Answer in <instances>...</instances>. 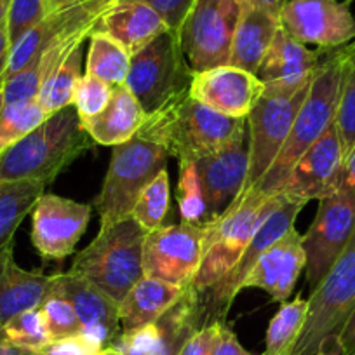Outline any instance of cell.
Instances as JSON below:
<instances>
[{
    "label": "cell",
    "mask_w": 355,
    "mask_h": 355,
    "mask_svg": "<svg viewBox=\"0 0 355 355\" xmlns=\"http://www.w3.org/2000/svg\"><path fill=\"white\" fill-rule=\"evenodd\" d=\"M245 128V119L225 117L187 93L150 114L136 136L160 145L178 162H197L228 145Z\"/></svg>",
    "instance_id": "6da1fadb"
},
{
    "label": "cell",
    "mask_w": 355,
    "mask_h": 355,
    "mask_svg": "<svg viewBox=\"0 0 355 355\" xmlns=\"http://www.w3.org/2000/svg\"><path fill=\"white\" fill-rule=\"evenodd\" d=\"M347 56L348 44L336 49H326L322 63L313 75L309 94L296 114L284 146L272 162L270 169L261 178V182L256 185L266 196H279L300 157L334 122Z\"/></svg>",
    "instance_id": "7a4b0ae2"
},
{
    "label": "cell",
    "mask_w": 355,
    "mask_h": 355,
    "mask_svg": "<svg viewBox=\"0 0 355 355\" xmlns=\"http://www.w3.org/2000/svg\"><path fill=\"white\" fill-rule=\"evenodd\" d=\"M93 143L77 110L63 108L0 155V182L32 180L47 185Z\"/></svg>",
    "instance_id": "3957f363"
},
{
    "label": "cell",
    "mask_w": 355,
    "mask_h": 355,
    "mask_svg": "<svg viewBox=\"0 0 355 355\" xmlns=\"http://www.w3.org/2000/svg\"><path fill=\"white\" fill-rule=\"evenodd\" d=\"M281 196H266L256 185H244L227 209L214 220L206 221L202 261L192 288L204 295L237 265L263 221L281 204Z\"/></svg>",
    "instance_id": "277c9868"
},
{
    "label": "cell",
    "mask_w": 355,
    "mask_h": 355,
    "mask_svg": "<svg viewBox=\"0 0 355 355\" xmlns=\"http://www.w3.org/2000/svg\"><path fill=\"white\" fill-rule=\"evenodd\" d=\"M146 232L132 216L101 227L91 244L75 256L70 272L121 303L143 277V242Z\"/></svg>",
    "instance_id": "5b68a950"
},
{
    "label": "cell",
    "mask_w": 355,
    "mask_h": 355,
    "mask_svg": "<svg viewBox=\"0 0 355 355\" xmlns=\"http://www.w3.org/2000/svg\"><path fill=\"white\" fill-rule=\"evenodd\" d=\"M306 302L305 324L289 355H341V333L355 310V235Z\"/></svg>",
    "instance_id": "8992f818"
},
{
    "label": "cell",
    "mask_w": 355,
    "mask_h": 355,
    "mask_svg": "<svg viewBox=\"0 0 355 355\" xmlns=\"http://www.w3.org/2000/svg\"><path fill=\"white\" fill-rule=\"evenodd\" d=\"M167 157L162 146L141 136L114 146L103 187L94 200L101 227L131 216L143 190L167 169Z\"/></svg>",
    "instance_id": "52a82bcc"
},
{
    "label": "cell",
    "mask_w": 355,
    "mask_h": 355,
    "mask_svg": "<svg viewBox=\"0 0 355 355\" xmlns=\"http://www.w3.org/2000/svg\"><path fill=\"white\" fill-rule=\"evenodd\" d=\"M192 71L183 54L180 35L167 30L132 54L124 84L150 115L189 93Z\"/></svg>",
    "instance_id": "ba28073f"
},
{
    "label": "cell",
    "mask_w": 355,
    "mask_h": 355,
    "mask_svg": "<svg viewBox=\"0 0 355 355\" xmlns=\"http://www.w3.org/2000/svg\"><path fill=\"white\" fill-rule=\"evenodd\" d=\"M312 84V82H310ZM309 85L300 89L266 87L248 119L249 171L245 185H258L284 146L296 114L309 94Z\"/></svg>",
    "instance_id": "9c48e42d"
},
{
    "label": "cell",
    "mask_w": 355,
    "mask_h": 355,
    "mask_svg": "<svg viewBox=\"0 0 355 355\" xmlns=\"http://www.w3.org/2000/svg\"><path fill=\"white\" fill-rule=\"evenodd\" d=\"M242 0H196L180 28V44L193 71L228 64Z\"/></svg>",
    "instance_id": "30bf717a"
},
{
    "label": "cell",
    "mask_w": 355,
    "mask_h": 355,
    "mask_svg": "<svg viewBox=\"0 0 355 355\" xmlns=\"http://www.w3.org/2000/svg\"><path fill=\"white\" fill-rule=\"evenodd\" d=\"M117 0H68L47 12L11 46L4 82L25 70L44 49L60 40L91 35Z\"/></svg>",
    "instance_id": "8fae6325"
},
{
    "label": "cell",
    "mask_w": 355,
    "mask_h": 355,
    "mask_svg": "<svg viewBox=\"0 0 355 355\" xmlns=\"http://www.w3.org/2000/svg\"><path fill=\"white\" fill-rule=\"evenodd\" d=\"M206 223L162 225L143 242V274L174 286H192L202 261Z\"/></svg>",
    "instance_id": "7c38bea8"
},
{
    "label": "cell",
    "mask_w": 355,
    "mask_h": 355,
    "mask_svg": "<svg viewBox=\"0 0 355 355\" xmlns=\"http://www.w3.org/2000/svg\"><path fill=\"white\" fill-rule=\"evenodd\" d=\"M355 235V204L341 193L319 200L315 218L303 239L309 288L315 289Z\"/></svg>",
    "instance_id": "4fadbf2b"
},
{
    "label": "cell",
    "mask_w": 355,
    "mask_h": 355,
    "mask_svg": "<svg viewBox=\"0 0 355 355\" xmlns=\"http://www.w3.org/2000/svg\"><path fill=\"white\" fill-rule=\"evenodd\" d=\"M303 207H305V204L286 202L284 200L270 216L263 221L261 227L256 230L251 242H249L248 248L244 249L242 256L239 258L237 265L221 281H218L213 288L207 289L204 295H199L204 326L216 322V320L225 322V315L230 310L234 300L241 293L242 282L248 277L249 272L252 270V266L261 258V254L268 245L274 244L281 235H284L286 232L295 227L296 218L302 213Z\"/></svg>",
    "instance_id": "5bb4252c"
},
{
    "label": "cell",
    "mask_w": 355,
    "mask_h": 355,
    "mask_svg": "<svg viewBox=\"0 0 355 355\" xmlns=\"http://www.w3.org/2000/svg\"><path fill=\"white\" fill-rule=\"evenodd\" d=\"M354 0H288L279 19L298 42L336 49L355 40Z\"/></svg>",
    "instance_id": "9a60e30c"
},
{
    "label": "cell",
    "mask_w": 355,
    "mask_h": 355,
    "mask_svg": "<svg viewBox=\"0 0 355 355\" xmlns=\"http://www.w3.org/2000/svg\"><path fill=\"white\" fill-rule=\"evenodd\" d=\"M202 326L199 293L190 286L164 315L138 329L122 331L112 347L122 355H178L183 343Z\"/></svg>",
    "instance_id": "2e32d148"
},
{
    "label": "cell",
    "mask_w": 355,
    "mask_h": 355,
    "mask_svg": "<svg viewBox=\"0 0 355 355\" xmlns=\"http://www.w3.org/2000/svg\"><path fill=\"white\" fill-rule=\"evenodd\" d=\"M345 162V150L336 124H331L324 135L300 157L289 173L279 196L286 202L309 204L336 193L338 180Z\"/></svg>",
    "instance_id": "e0dca14e"
},
{
    "label": "cell",
    "mask_w": 355,
    "mask_h": 355,
    "mask_svg": "<svg viewBox=\"0 0 355 355\" xmlns=\"http://www.w3.org/2000/svg\"><path fill=\"white\" fill-rule=\"evenodd\" d=\"M93 207L42 193L32 209V242L44 259H64L77 248Z\"/></svg>",
    "instance_id": "ac0fdd59"
},
{
    "label": "cell",
    "mask_w": 355,
    "mask_h": 355,
    "mask_svg": "<svg viewBox=\"0 0 355 355\" xmlns=\"http://www.w3.org/2000/svg\"><path fill=\"white\" fill-rule=\"evenodd\" d=\"M265 84L254 73L223 64L192 71L189 94L211 110L232 119H248Z\"/></svg>",
    "instance_id": "d6986e66"
},
{
    "label": "cell",
    "mask_w": 355,
    "mask_h": 355,
    "mask_svg": "<svg viewBox=\"0 0 355 355\" xmlns=\"http://www.w3.org/2000/svg\"><path fill=\"white\" fill-rule=\"evenodd\" d=\"M51 291L70 302L82 326V334L103 348L112 347L122 333L119 303L107 293L73 272L51 275Z\"/></svg>",
    "instance_id": "ffe728a7"
},
{
    "label": "cell",
    "mask_w": 355,
    "mask_h": 355,
    "mask_svg": "<svg viewBox=\"0 0 355 355\" xmlns=\"http://www.w3.org/2000/svg\"><path fill=\"white\" fill-rule=\"evenodd\" d=\"M196 164L206 199L207 221H211L227 209L245 185L249 171L245 132Z\"/></svg>",
    "instance_id": "44dd1931"
},
{
    "label": "cell",
    "mask_w": 355,
    "mask_h": 355,
    "mask_svg": "<svg viewBox=\"0 0 355 355\" xmlns=\"http://www.w3.org/2000/svg\"><path fill=\"white\" fill-rule=\"evenodd\" d=\"M305 265L306 256L302 234L293 227L265 249L242 282L241 291L248 288L263 289L274 302H288L300 275L305 270Z\"/></svg>",
    "instance_id": "7402d4cb"
},
{
    "label": "cell",
    "mask_w": 355,
    "mask_h": 355,
    "mask_svg": "<svg viewBox=\"0 0 355 355\" xmlns=\"http://www.w3.org/2000/svg\"><path fill=\"white\" fill-rule=\"evenodd\" d=\"M326 49H309L293 39L284 28H279L270 49L259 63L256 77L266 87L300 89L309 85L324 60Z\"/></svg>",
    "instance_id": "603a6c76"
},
{
    "label": "cell",
    "mask_w": 355,
    "mask_h": 355,
    "mask_svg": "<svg viewBox=\"0 0 355 355\" xmlns=\"http://www.w3.org/2000/svg\"><path fill=\"white\" fill-rule=\"evenodd\" d=\"M148 114L128 85H114V94L107 107L91 119H80L85 132L94 143L117 146L129 141L139 132Z\"/></svg>",
    "instance_id": "cb8c5ba5"
},
{
    "label": "cell",
    "mask_w": 355,
    "mask_h": 355,
    "mask_svg": "<svg viewBox=\"0 0 355 355\" xmlns=\"http://www.w3.org/2000/svg\"><path fill=\"white\" fill-rule=\"evenodd\" d=\"M98 30L108 33L132 56L169 28L145 0H117L101 18Z\"/></svg>",
    "instance_id": "d4e9b609"
},
{
    "label": "cell",
    "mask_w": 355,
    "mask_h": 355,
    "mask_svg": "<svg viewBox=\"0 0 355 355\" xmlns=\"http://www.w3.org/2000/svg\"><path fill=\"white\" fill-rule=\"evenodd\" d=\"M51 289V275L25 270L15 261L12 248L0 254V327L26 310L39 309Z\"/></svg>",
    "instance_id": "484cf974"
},
{
    "label": "cell",
    "mask_w": 355,
    "mask_h": 355,
    "mask_svg": "<svg viewBox=\"0 0 355 355\" xmlns=\"http://www.w3.org/2000/svg\"><path fill=\"white\" fill-rule=\"evenodd\" d=\"M279 28L281 19L277 15L242 2V12L232 40L228 64L256 75Z\"/></svg>",
    "instance_id": "4316f807"
},
{
    "label": "cell",
    "mask_w": 355,
    "mask_h": 355,
    "mask_svg": "<svg viewBox=\"0 0 355 355\" xmlns=\"http://www.w3.org/2000/svg\"><path fill=\"white\" fill-rule=\"evenodd\" d=\"M189 288L143 275L119 303L122 331L138 329L157 320L180 302Z\"/></svg>",
    "instance_id": "83f0119b"
},
{
    "label": "cell",
    "mask_w": 355,
    "mask_h": 355,
    "mask_svg": "<svg viewBox=\"0 0 355 355\" xmlns=\"http://www.w3.org/2000/svg\"><path fill=\"white\" fill-rule=\"evenodd\" d=\"M46 185L32 180L0 182V254L12 248L16 230L33 209Z\"/></svg>",
    "instance_id": "f1b7e54d"
},
{
    "label": "cell",
    "mask_w": 355,
    "mask_h": 355,
    "mask_svg": "<svg viewBox=\"0 0 355 355\" xmlns=\"http://www.w3.org/2000/svg\"><path fill=\"white\" fill-rule=\"evenodd\" d=\"M131 54L108 33L94 30L89 37L85 73L94 75L112 85L124 84L129 73Z\"/></svg>",
    "instance_id": "f546056e"
},
{
    "label": "cell",
    "mask_w": 355,
    "mask_h": 355,
    "mask_svg": "<svg viewBox=\"0 0 355 355\" xmlns=\"http://www.w3.org/2000/svg\"><path fill=\"white\" fill-rule=\"evenodd\" d=\"M306 309H309V302L302 295L296 296L293 302L281 303L266 329L263 355L291 354L305 324Z\"/></svg>",
    "instance_id": "4dcf8cb0"
},
{
    "label": "cell",
    "mask_w": 355,
    "mask_h": 355,
    "mask_svg": "<svg viewBox=\"0 0 355 355\" xmlns=\"http://www.w3.org/2000/svg\"><path fill=\"white\" fill-rule=\"evenodd\" d=\"M80 64L82 46H78L42 84L37 100L47 112V115L56 114L67 107H73L75 89H77L78 78L82 77Z\"/></svg>",
    "instance_id": "1f68e13d"
},
{
    "label": "cell",
    "mask_w": 355,
    "mask_h": 355,
    "mask_svg": "<svg viewBox=\"0 0 355 355\" xmlns=\"http://www.w3.org/2000/svg\"><path fill=\"white\" fill-rule=\"evenodd\" d=\"M49 117L39 100L9 105L0 112V155Z\"/></svg>",
    "instance_id": "d6a6232c"
},
{
    "label": "cell",
    "mask_w": 355,
    "mask_h": 355,
    "mask_svg": "<svg viewBox=\"0 0 355 355\" xmlns=\"http://www.w3.org/2000/svg\"><path fill=\"white\" fill-rule=\"evenodd\" d=\"M0 338L12 347L37 354L51 341L42 310L32 309L18 313L0 327Z\"/></svg>",
    "instance_id": "836d02e7"
},
{
    "label": "cell",
    "mask_w": 355,
    "mask_h": 355,
    "mask_svg": "<svg viewBox=\"0 0 355 355\" xmlns=\"http://www.w3.org/2000/svg\"><path fill=\"white\" fill-rule=\"evenodd\" d=\"M171 206V190L167 169H164L159 176L141 192L139 199L136 200L135 209L131 216L136 223L148 234L157 230L164 225Z\"/></svg>",
    "instance_id": "e575fe53"
},
{
    "label": "cell",
    "mask_w": 355,
    "mask_h": 355,
    "mask_svg": "<svg viewBox=\"0 0 355 355\" xmlns=\"http://www.w3.org/2000/svg\"><path fill=\"white\" fill-rule=\"evenodd\" d=\"M334 124L347 157V153H350L355 146V40L348 44L347 64L341 80Z\"/></svg>",
    "instance_id": "d590c367"
},
{
    "label": "cell",
    "mask_w": 355,
    "mask_h": 355,
    "mask_svg": "<svg viewBox=\"0 0 355 355\" xmlns=\"http://www.w3.org/2000/svg\"><path fill=\"white\" fill-rule=\"evenodd\" d=\"M178 207L182 223L202 225L207 221V206L200 185L197 164L192 160L180 162V180H178Z\"/></svg>",
    "instance_id": "8d00e7d4"
},
{
    "label": "cell",
    "mask_w": 355,
    "mask_h": 355,
    "mask_svg": "<svg viewBox=\"0 0 355 355\" xmlns=\"http://www.w3.org/2000/svg\"><path fill=\"white\" fill-rule=\"evenodd\" d=\"M40 310H42L51 340H60V338L73 336V334L82 333L80 320H78L73 306L70 305L67 298H63L58 293L49 289L42 305H40Z\"/></svg>",
    "instance_id": "74e56055"
},
{
    "label": "cell",
    "mask_w": 355,
    "mask_h": 355,
    "mask_svg": "<svg viewBox=\"0 0 355 355\" xmlns=\"http://www.w3.org/2000/svg\"><path fill=\"white\" fill-rule=\"evenodd\" d=\"M114 94V85L94 75L84 73L77 82L73 108L80 119H91L100 114Z\"/></svg>",
    "instance_id": "f35d334b"
},
{
    "label": "cell",
    "mask_w": 355,
    "mask_h": 355,
    "mask_svg": "<svg viewBox=\"0 0 355 355\" xmlns=\"http://www.w3.org/2000/svg\"><path fill=\"white\" fill-rule=\"evenodd\" d=\"M58 6H61L58 4V0H11L8 12V30L11 46Z\"/></svg>",
    "instance_id": "ab89813d"
},
{
    "label": "cell",
    "mask_w": 355,
    "mask_h": 355,
    "mask_svg": "<svg viewBox=\"0 0 355 355\" xmlns=\"http://www.w3.org/2000/svg\"><path fill=\"white\" fill-rule=\"evenodd\" d=\"M101 350L103 347L98 341L80 333L60 340H51L46 347L37 352V355H100Z\"/></svg>",
    "instance_id": "60d3db41"
},
{
    "label": "cell",
    "mask_w": 355,
    "mask_h": 355,
    "mask_svg": "<svg viewBox=\"0 0 355 355\" xmlns=\"http://www.w3.org/2000/svg\"><path fill=\"white\" fill-rule=\"evenodd\" d=\"M152 6L157 15L164 19L171 32H180L187 16L192 11L196 0H145Z\"/></svg>",
    "instance_id": "b9f144b4"
},
{
    "label": "cell",
    "mask_w": 355,
    "mask_h": 355,
    "mask_svg": "<svg viewBox=\"0 0 355 355\" xmlns=\"http://www.w3.org/2000/svg\"><path fill=\"white\" fill-rule=\"evenodd\" d=\"M221 326H223V322L216 320V322L206 324L200 329H197L183 343V347L180 348L178 355H211L213 354L214 343H216L218 336H220Z\"/></svg>",
    "instance_id": "7bdbcfd3"
},
{
    "label": "cell",
    "mask_w": 355,
    "mask_h": 355,
    "mask_svg": "<svg viewBox=\"0 0 355 355\" xmlns=\"http://www.w3.org/2000/svg\"><path fill=\"white\" fill-rule=\"evenodd\" d=\"M211 355H252L251 352L245 350L241 345L239 338L235 336L234 331L223 322L220 331V336H218L216 343H214L213 354Z\"/></svg>",
    "instance_id": "ee69618b"
},
{
    "label": "cell",
    "mask_w": 355,
    "mask_h": 355,
    "mask_svg": "<svg viewBox=\"0 0 355 355\" xmlns=\"http://www.w3.org/2000/svg\"><path fill=\"white\" fill-rule=\"evenodd\" d=\"M336 193H341L355 204V146L350 153L345 157L343 167H341L340 180H338Z\"/></svg>",
    "instance_id": "f6af8a7d"
},
{
    "label": "cell",
    "mask_w": 355,
    "mask_h": 355,
    "mask_svg": "<svg viewBox=\"0 0 355 355\" xmlns=\"http://www.w3.org/2000/svg\"><path fill=\"white\" fill-rule=\"evenodd\" d=\"M9 54H11V39H9L8 21L0 26V85L4 84L6 70H8Z\"/></svg>",
    "instance_id": "bcb514c9"
},
{
    "label": "cell",
    "mask_w": 355,
    "mask_h": 355,
    "mask_svg": "<svg viewBox=\"0 0 355 355\" xmlns=\"http://www.w3.org/2000/svg\"><path fill=\"white\" fill-rule=\"evenodd\" d=\"M340 354L341 355H355V310L352 312L347 326L340 338Z\"/></svg>",
    "instance_id": "7dc6e473"
},
{
    "label": "cell",
    "mask_w": 355,
    "mask_h": 355,
    "mask_svg": "<svg viewBox=\"0 0 355 355\" xmlns=\"http://www.w3.org/2000/svg\"><path fill=\"white\" fill-rule=\"evenodd\" d=\"M242 2L248 6H254V8L265 9V11L274 12V15L279 16L288 0H242Z\"/></svg>",
    "instance_id": "c3c4849f"
},
{
    "label": "cell",
    "mask_w": 355,
    "mask_h": 355,
    "mask_svg": "<svg viewBox=\"0 0 355 355\" xmlns=\"http://www.w3.org/2000/svg\"><path fill=\"white\" fill-rule=\"evenodd\" d=\"M0 355H37V354H33V352H28V350H23V348L12 347V345L6 343V341L0 338Z\"/></svg>",
    "instance_id": "681fc988"
},
{
    "label": "cell",
    "mask_w": 355,
    "mask_h": 355,
    "mask_svg": "<svg viewBox=\"0 0 355 355\" xmlns=\"http://www.w3.org/2000/svg\"><path fill=\"white\" fill-rule=\"evenodd\" d=\"M8 12H9V2H6V0H0V26L8 21Z\"/></svg>",
    "instance_id": "f907efd6"
},
{
    "label": "cell",
    "mask_w": 355,
    "mask_h": 355,
    "mask_svg": "<svg viewBox=\"0 0 355 355\" xmlns=\"http://www.w3.org/2000/svg\"><path fill=\"white\" fill-rule=\"evenodd\" d=\"M100 355H122V354L117 350V348L107 347V348H103V350L100 352Z\"/></svg>",
    "instance_id": "816d5d0a"
},
{
    "label": "cell",
    "mask_w": 355,
    "mask_h": 355,
    "mask_svg": "<svg viewBox=\"0 0 355 355\" xmlns=\"http://www.w3.org/2000/svg\"><path fill=\"white\" fill-rule=\"evenodd\" d=\"M63 2H68V0H58V4H63Z\"/></svg>",
    "instance_id": "f5cc1de1"
},
{
    "label": "cell",
    "mask_w": 355,
    "mask_h": 355,
    "mask_svg": "<svg viewBox=\"0 0 355 355\" xmlns=\"http://www.w3.org/2000/svg\"><path fill=\"white\" fill-rule=\"evenodd\" d=\"M6 2H9V4H11V0H6Z\"/></svg>",
    "instance_id": "db71d44e"
}]
</instances>
